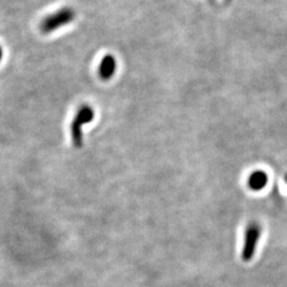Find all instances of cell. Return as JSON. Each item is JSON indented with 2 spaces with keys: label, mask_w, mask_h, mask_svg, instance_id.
I'll return each instance as SVG.
<instances>
[{
  "label": "cell",
  "mask_w": 287,
  "mask_h": 287,
  "mask_svg": "<svg viewBox=\"0 0 287 287\" xmlns=\"http://www.w3.org/2000/svg\"><path fill=\"white\" fill-rule=\"evenodd\" d=\"M3 49H2V47H0V61H2V59H3Z\"/></svg>",
  "instance_id": "8992f818"
},
{
  "label": "cell",
  "mask_w": 287,
  "mask_h": 287,
  "mask_svg": "<svg viewBox=\"0 0 287 287\" xmlns=\"http://www.w3.org/2000/svg\"><path fill=\"white\" fill-rule=\"evenodd\" d=\"M269 177L263 169H257L249 175L247 185L252 191H261L268 184Z\"/></svg>",
  "instance_id": "277c9868"
},
{
  "label": "cell",
  "mask_w": 287,
  "mask_h": 287,
  "mask_svg": "<svg viewBox=\"0 0 287 287\" xmlns=\"http://www.w3.org/2000/svg\"><path fill=\"white\" fill-rule=\"evenodd\" d=\"M285 181H286V183H287V175H285Z\"/></svg>",
  "instance_id": "52a82bcc"
},
{
  "label": "cell",
  "mask_w": 287,
  "mask_h": 287,
  "mask_svg": "<svg viewBox=\"0 0 287 287\" xmlns=\"http://www.w3.org/2000/svg\"><path fill=\"white\" fill-rule=\"evenodd\" d=\"M116 70V60L114 57L108 55L102 58L99 65V74L102 79L108 80L114 76Z\"/></svg>",
  "instance_id": "5b68a950"
},
{
  "label": "cell",
  "mask_w": 287,
  "mask_h": 287,
  "mask_svg": "<svg viewBox=\"0 0 287 287\" xmlns=\"http://www.w3.org/2000/svg\"><path fill=\"white\" fill-rule=\"evenodd\" d=\"M74 17V13L71 9H62L58 11L57 13L51 14L44 18V20L40 23V30L44 33H49V32L56 31L60 27L67 25L70 21H72Z\"/></svg>",
  "instance_id": "7a4b0ae2"
},
{
  "label": "cell",
  "mask_w": 287,
  "mask_h": 287,
  "mask_svg": "<svg viewBox=\"0 0 287 287\" xmlns=\"http://www.w3.org/2000/svg\"><path fill=\"white\" fill-rule=\"evenodd\" d=\"M94 118V111L90 106H83L78 112L77 116L74 117L73 122L71 125V137L73 145L77 148H80L82 145V126L89 124Z\"/></svg>",
  "instance_id": "3957f363"
},
{
  "label": "cell",
  "mask_w": 287,
  "mask_h": 287,
  "mask_svg": "<svg viewBox=\"0 0 287 287\" xmlns=\"http://www.w3.org/2000/svg\"><path fill=\"white\" fill-rule=\"evenodd\" d=\"M262 235V228L258 222H250L244 230L243 236V244L241 250V260L243 262H250L255 252H257V247L259 244L260 238Z\"/></svg>",
  "instance_id": "6da1fadb"
}]
</instances>
